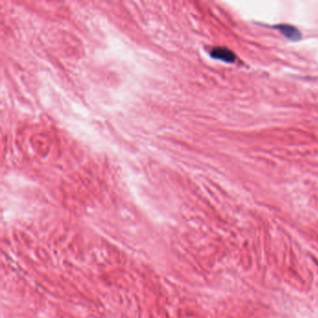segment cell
<instances>
[{
	"mask_svg": "<svg viewBox=\"0 0 318 318\" xmlns=\"http://www.w3.org/2000/svg\"><path fill=\"white\" fill-rule=\"evenodd\" d=\"M273 28H276L286 38L292 40V41H298L301 37V33H300V30L291 25L281 24V25L274 26Z\"/></svg>",
	"mask_w": 318,
	"mask_h": 318,
	"instance_id": "cell-2",
	"label": "cell"
},
{
	"mask_svg": "<svg viewBox=\"0 0 318 318\" xmlns=\"http://www.w3.org/2000/svg\"><path fill=\"white\" fill-rule=\"evenodd\" d=\"M210 55L212 58L216 59V60H219L222 62H225L228 64H232L236 61L237 56L232 51H231L230 49L225 48V47H217L214 48Z\"/></svg>",
	"mask_w": 318,
	"mask_h": 318,
	"instance_id": "cell-1",
	"label": "cell"
}]
</instances>
